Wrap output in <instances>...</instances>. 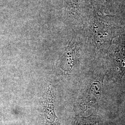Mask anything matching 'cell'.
<instances>
[{
  "label": "cell",
  "mask_w": 125,
  "mask_h": 125,
  "mask_svg": "<svg viewBox=\"0 0 125 125\" xmlns=\"http://www.w3.org/2000/svg\"><path fill=\"white\" fill-rule=\"evenodd\" d=\"M103 78L94 81L90 86L83 102V110L85 111L89 107L95 106L98 103L102 91Z\"/></svg>",
  "instance_id": "6da1fadb"
},
{
  "label": "cell",
  "mask_w": 125,
  "mask_h": 125,
  "mask_svg": "<svg viewBox=\"0 0 125 125\" xmlns=\"http://www.w3.org/2000/svg\"><path fill=\"white\" fill-rule=\"evenodd\" d=\"M53 100V91L52 87L50 86L43 103L45 105V118L50 123H53L57 118L54 109Z\"/></svg>",
  "instance_id": "7a4b0ae2"
},
{
  "label": "cell",
  "mask_w": 125,
  "mask_h": 125,
  "mask_svg": "<svg viewBox=\"0 0 125 125\" xmlns=\"http://www.w3.org/2000/svg\"><path fill=\"white\" fill-rule=\"evenodd\" d=\"M116 51L115 62L121 77L125 74V45H120Z\"/></svg>",
  "instance_id": "3957f363"
},
{
  "label": "cell",
  "mask_w": 125,
  "mask_h": 125,
  "mask_svg": "<svg viewBox=\"0 0 125 125\" xmlns=\"http://www.w3.org/2000/svg\"><path fill=\"white\" fill-rule=\"evenodd\" d=\"M97 123V120L95 117L90 116L87 118L81 119L77 122L76 125H95Z\"/></svg>",
  "instance_id": "277c9868"
}]
</instances>
